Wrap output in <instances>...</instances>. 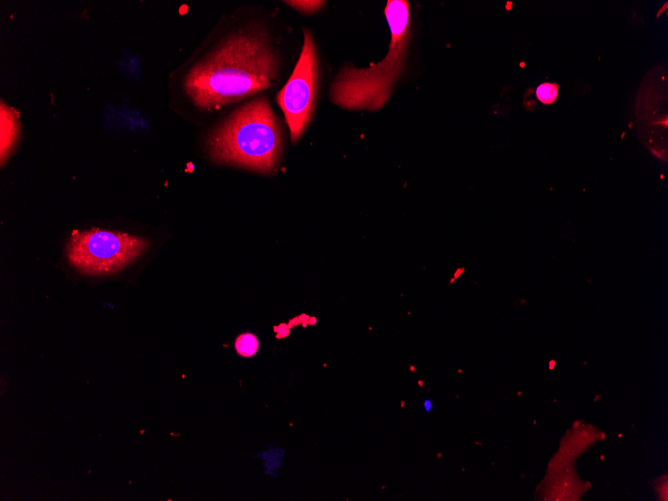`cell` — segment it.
I'll use <instances>...</instances> for the list:
<instances>
[{"label": "cell", "instance_id": "obj_1", "mask_svg": "<svg viewBox=\"0 0 668 501\" xmlns=\"http://www.w3.org/2000/svg\"><path fill=\"white\" fill-rule=\"evenodd\" d=\"M279 59L266 36L243 32L229 36L193 66L184 81L192 102L201 109H219L272 86Z\"/></svg>", "mask_w": 668, "mask_h": 501}, {"label": "cell", "instance_id": "obj_2", "mask_svg": "<svg viewBox=\"0 0 668 501\" xmlns=\"http://www.w3.org/2000/svg\"><path fill=\"white\" fill-rule=\"evenodd\" d=\"M384 13L391 32L385 58L366 68L345 66L331 84V101L344 109L382 108L403 73L411 35L409 4L405 0H389Z\"/></svg>", "mask_w": 668, "mask_h": 501}, {"label": "cell", "instance_id": "obj_3", "mask_svg": "<svg viewBox=\"0 0 668 501\" xmlns=\"http://www.w3.org/2000/svg\"><path fill=\"white\" fill-rule=\"evenodd\" d=\"M207 145L218 163L269 173L279 161L283 139L279 121L262 97L231 113L211 133Z\"/></svg>", "mask_w": 668, "mask_h": 501}, {"label": "cell", "instance_id": "obj_4", "mask_svg": "<svg viewBox=\"0 0 668 501\" xmlns=\"http://www.w3.org/2000/svg\"><path fill=\"white\" fill-rule=\"evenodd\" d=\"M148 241L122 232L92 228L74 230L66 247L69 263L86 275L116 273L135 261Z\"/></svg>", "mask_w": 668, "mask_h": 501}, {"label": "cell", "instance_id": "obj_5", "mask_svg": "<svg viewBox=\"0 0 668 501\" xmlns=\"http://www.w3.org/2000/svg\"><path fill=\"white\" fill-rule=\"evenodd\" d=\"M318 71L314 40L311 33L305 30L298 62L289 80L277 94V102L284 113L293 143L299 140L312 118L317 96Z\"/></svg>", "mask_w": 668, "mask_h": 501}, {"label": "cell", "instance_id": "obj_6", "mask_svg": "<svg viewBox=\"0 0 668 501\" xmlns=\"http://www.w3.org/2000/svg\"><path fill=\"white\" fill-rule=\"evenodd\" d=\"M19 134L18 113L1 102V163L7 160Z\"/></svg>", "mask_w": 668, "mask_h": 501}, {"label": "cell", "instance_id": "obj_7", "mask_svg": "<svg viewBox=\"0 0 668 501\" xmlns=\"http://www.w3.org/2000/svg\"><path fill=\"white\" fill-rule=\"evenodd\" d=\"M258 346L257 338L251 333H243L235 341L236 351L244 357L254 355L258 350Z\"/></svg>", "mask_w": 668, "mask_h": 501}, {"label": "cell", "instance_id": "obj_8", "mask_svg": "<svg viewBox=\"0 0 668 501\" xmlns=\"http://www.w3.org/2000/svg\"><path fill=\"white\" fill-rule=\"evenodd\" d=\"M558 88L556 83H542L536 89V97L543 104H551L558 96Z\"/></svg>", "mask_w": 668, "mask_h": 501}, {"label": "cell", "instance_id": "obj_9", "mask_svg": "<svg viewBox=\"0 0 668 501\" xmlns=\"http://www.w3.org/2000/svg\"><path fill=\"white\" fill-rule=\"evenodd\" d=\"M289 5H292L296 9L304 12H312L317 10L323 2L318 1H287Z\"/></svg>", "mask_w": 668, "mask_h": 501}, {"label": "cell", "instance_id": "obj_10", "mask_svg": "<svg viewBox=\"0 0 668 501\" xmlns=\"http://www.w3.org/2000/svg\"><path fill=\"white\" fill-rule=\"evenodd\" d=\"M422 406L426 412H430L433 408V402L430 399H425Z\"/></svg>", "mask_w": 668, "mask_h": 501}]
</instances>
